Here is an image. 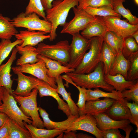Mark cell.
<instances>
[{"instance_id":"6da1fadb","label":"cell","mask_w":138,"mask_h":138,"mask_svg":"<svg viewBox=\"0 0 138 138\" xmlns=\"http://www.w3.org/2000/svg\"><path fill=\"white\" fill-rule=\"evenodd\" d=\"M65 73L76 86L87 89L101 88L109 92L115 90L113 87L104 80L103 64L101 62L93 72L88 74H79L73 72Z\"/></svg>"},{"instance_id":"7a4b0ae2","label":"cell","mask_w":138,"mask_h":138,"mask_svg":"<svg viewBox=\"0 0 138 138\" xmlns=\"http://www.w3.org/2000/svg\"><path fill=\"white\" fill-rule=\"evenodd\" d=\"M79 0H55L52 4L51 8L45 10L47 20L52 25L50 33V41L55 39L57 36L56 31L58 26H63L65 23L70 10L77 6Z\"/></svg>"},{"instance_id":"3957f363","label":"cell","mask_w":138,"mask_h":138,"mask_svg":"<svg viewBox=\"0 0 138 138\" xmlns=\"http://www.w3.org/2000/svg\"><path fill=\"white\" fill-rule=\"evenodd\" d=\"M89 39L90 44L89 50L86 53L74 73L79 74L90 73L101 62V50L103 42V37H95Z\"/></svg>"},{"instance_id":"277c9868","label":"cell","mask_w":138,"mask_h":138,"mask_svg":"<svg viewBox=\"0 0 138 138\" xmlns=\"http://www.w3.org/2000/svg\"><path fill=\"white\" fill-rule=\"evenodd\" d=\"M70 50V45L67 40L60 41L53 45L41 42L36 48L38 54L57 61L66 66L69 61Z\"/></svg>"},{"instance_id":"5b68a950","label":"cell","mask_w":138,"mask_h":138,"mask_svg":"<svg viewBox=\"0 0 138 138\" xmlns=\"http://www.w3.org/2000/svg\"><path fill=\"white\" fill-rule=\"evenodd\" d=\"M2 104L0 105V112L6 114L21 127L26 129L24 121L29 124L32 123L30 117L25 115L17 105L13 95L10 94L4 87Z\"/></svg>"},{"instance_id":"8992f818","label":"cell","mask_w":138,"mask_h":138,"mask_svg":"<svg viewBox=\"0 0 138 138\" xmlns=\"http://www.w3.org/2000/svg\"><path fill=\"white\" fill-rule=\"evenodd\" d=\"M38 91L35 88L32 89L30 95L23 97L13 94L16 100L20 105L19 108L26 116L30 117L32 123L31 125L39 128L44 129L43 122L38 113L37 103V95Z\"/></svg>"},{"instance_id":"52a82bcc","label":"cell","mask_w":138,"mask_h":138,"mask_svg":"<svg viewBox=\"0 0 138 138\" xmlns=\"http://www.w3.org/2000/svg\"><path fill=\"white\" fill-rule=\"evenodd\" d=\"M36 14L33 13L26 15L21 12L11 20L15 27L26 28L29 30L41 31L50 33L52 31L51 24L47 20L40 19Z\"/></svg>"},{"instance_id":"ba28073f","label":"cell","mask_w":138,"mask_h":138,"mask_svg":"<svg viewBox=\"0 0 138 138\" xmlns=\"http://www.w3.org/2000/svg\"><path fill=\"white\" fill-rule=\"evenodd\" d=\"M95 17L105 26L108 31L115 32L124 39L131 36L138 30V24H130L126 19L122 20L120 18L113 16Z\"/></svg>"},{"instance_id":"9c48e42d","label":"cell","mask_w":138,"mask_h":138,"mask_svg":"<svg viewBox=\"0 0 138 138\" xmlns=\"http://www.w3.org/2000/svg\"><path fill=\"white\" fill-rule=\"evenodd\" d=\"M72 36V41L70 45V60L66 66L75 69L81 63L86 51L90 48V41L79 32Z\"/></svg>"},{"instance_id":"30bf717a","label":"cell","mask_w":138,"mask_h":138,"mask_svg":"<svg viewBox=\"0 0 138 138\" xmlns=\"http://www.w3.org/2000/svg\"><path fill=\"white\" fill-rule=\"evenodd\" d=\"M74 16L68 22H66L60 32L61 33H68L72 35L83 30L91 22L97 19L84 9H79L75 7L72 8Z\"/></svg>"},{"instance_id":"8fae6325","label":"cell","mask_w":138,"mask_h":138,"mask_svg":"<svg viewBox=\"0 0 138 138\" xmlns=\"http://www.w3.org/2000/svg\"><path fill=\"white\" fill-rule=\"evenodd\" d=\"M97 125V121L94 116L87 113L76 118L64 132L66 133L70 131L82 130L91 133L97 138H103L102 131L98 129Z\"/></svg>"},{"instance_id":"7c38bea8","label":"cell","mask_w":138,"mask_h":138,"mask_svg":"<svg viewBox=\"0 0 138 138\" xmlns=\"http://www.w3.org/2000/svg\"><path fill=\"white\" fill-rule=\"evenodd\" d=\"M15 67L21 72L30 74L46 82L53 88L55 89L57 88L55 78L48 76L47 72L48 69L45 62L42 60L40 59L33 64H27Z\"/></svg>"},{"instance_id":"4fadbf2b","label":"cell","mask_w":138,"mask_h":138,"mask_svg":"<svg viewBox=\"0 0 138 138\" xmlns=\"http://www.w3.org/2000/svg\"><path fill=\"white\" fill-rule=\"evenodd\" d=\"M33 79L36 85V88L38 90L40 97L48 96L53 97L58 103L59 109L62 111L67 117L72 115L67 104L60 98L55 89L44 81L35 77L33 78Z\"/></svg>"},{"instance_id":"5bb4252c","label":"cell","mask_w":138,"mask_h":138,"mask_svg":"<svg viewBox=\"0 0 138 138\" xmlns=\"http://www.w3.org/2000/svg\"><path fill=\"white\" fill-rule=\"evenodd\" d=\"M46 32L35 30H21L14 36L17 39L22 40V43L20 45L21 47L28 45L34 46L44 40L50 38V34L46 35Z\"/></svg>"},{"instance_id":"9a60e30c","label":"cell","mask_w":138,"mask_h":138,"mask_svg":"<svg viewBox=\"0 0 138 138\" xmlns=\"http://www.w3.org/2000/svg\"><path fill=\"white\" fill-rule=\"evenodd\" d=\"M17 52V49L15 47L8 61L5 63L0 65V85L5 87L10 94L13 95L12 87L13 80L11 79L10 73L12 65L16 59Z\"/></svg>"},{"instance_id":"2e32d148","label":"cell","mask_w":138,"mask_h":138,"mask_svg":"<svg viewBox=\"0 0 138 138\" xmlns=\"http://www.w3.org/2000/svg\"><path fill=\"white\" fill-rule=\"evenodd\" d=\"M12 69L14 73L17 76L16 79L17 85L16 89L13 91V94L23 97L30 95L32 89L36 88L35 83L15 66L12 67Z\"/></svg>"},{"instance_id":"e0dca14e","label":"cell","mask_w":138,"mask_h":138,"mask_svg":"<svg viewBox=\"0 0 138 138\" xmlns=\"http://www.w3.org/2000/svg\"><path fill=\"white\" fill-rule=\"evenodd\" d=\"M93 116L97 121V127L102 131L112 128L121 129L124 131L126 126L130 123L129 120L120 121L114 120L105 112Z\"/></svg>"},{"instance_id":"ac0fdd59","label":"cell","mask_w":138,"mask_h":138,"mask_svg":"<svg viewBox=\"0 0 138 138\" xmlns=\"http://www.w3.org/2000/svg\"><path fill=\"white\" fill-rule=\"evenodd\" d=\"M126 101L124 102L116 100L105 112L110 118L114 120H130L131 119V115L130 110L126 105Z\"/></svg>"},{"instance_id":"d6986e66","label":"cell","mask_w":138,"mask_h":138,"mask_svg":"<svg viewBox=\"0 0 138 138\" xmlns=\"http://www.w3.org/2000/svg\"><path fill=\"white\" fill-rule=\"evenodd\" d=\"M116 100L110 98H105L102 100L87 101L82 115L89 113L95 116L105 112Z\"/></svg>"},{"instance_id":"ffe728a7","label":"cell","mask_w":138,"mask_h":138,"mask_svg":"<svg viewBox=\"0 0 138 138\" xmlns=\"http://www.w3.org/2000/svg\"><path fill=\"white\" fill-rule=\"evenodd\" d=\"M38 111L43 120L44 127L47 129H58L66 130L71 125L72 123L78 117L71 115L67 119L63 121L55 122L51 120L49 114L46 110L41 107H38Z\"/></svg>"},{"instance_id":"44dd1931","label":"cell","mask_w":138,"mask_h":138,"mask_svg":"<svg viewBox=\"0 0 138 138\" xmlns=\"http://www.w3.org/2000/svg\"><path fill=\"white\" fill-rule=\"evenodd\" d=\"M37 57L38 59L42 60L45 62L46 67L48 69L47 74L50 77L56 78L62 73L73 72L75 70V69L69 68L62 65L57 61L41 55L38 54Z\"/></svg>"},{"instance_id":"7402d4cb","label":"cell","mask_w":138,"mask_h":138,"mask_svg":"<svg viewBox=\"0 0 138 138\" xmlns=\"http://www.w3.org/2000/svg\"><path fill=\"white\" fill-rule=\"evenodd\" d=\"M15 48L21 56L17 60L16 65H22L27 64H33L38 62L40 59L37 57L38 54L36 51V48L30 45L21 47L19 45H17Z\"/></svg>"},{"instance_id":"603a6c76","label":"cell","mask_w":138,"mask_h":138,"mask_svg":"<svg viewBox=\"0 0 138 138\" xmlns=\"http://www.w3.org/2000/svg\"><path fill=\"white\" fill-rule=\"evenodd\" d=\"M104 79L106 82L113 87L115 90L121 93L125 90L128 89L138 81L137 79L132 81L127 80L120 74L114 75L109 74H104Z\"/></svg>"},{"instance_id":"cb8c5ba5","label":"cell","mask_w":138,"mask_h":138,"mask_svg":"<svg viewBox=\"0 0 138 138\" xmlns=\"http://www.w3.org/2000/svg\"><path fill=\"white\" fill-rule=\"evenodd\" d=\"M130 66V61L124 57L122 51H120L117 54L109 74L114 75L120 74L127 80L128 72Z\"/></svg>"},{"instance_id":"d4e9b609","label":"cell","mask_w":138,"mask_h":138,"mask_svg":"<svg viewBox=\"0 0 138 138\" xmlns=\"http://www.w3.org/2000/svg\"><path fill=\"white\" fill-rule=\"evenodd\" d=\"M86 93L87 101L99 100V98L102 97L110 98L124 102L127 101L123 98L121 92L115 90L111 92H106L99 88L94 90L86 89Z\"/></svg>"},{"instance_id":"484cf974","label":"cell","mask_w":138,"mask_h":138,"mask_svg":"<svg viewBox=\"0 0 138 138\" xmlns=\"http://www.w3.org/2000/svg\"><path fill=\"white\" fill-rule=\"evenodd\" d=\"M55 82L57 84V87L56 89V92L62 96L63 100H65L67 102L71 114L78 117L79 116L78 107L72 98L71 93L66 91L60 75L55 78Z\"/></svg>"},{"instance_id":"4316f807","label":"cell","mask_w":138,"mask_h":138,"mask_svg":"<svg viewBox=\"0 0 138 138\" xmlns=\"http://www.w3.org/2000/svg\"><path fill=\"white\" fill-rule=\"evenodd\" d=\"M108 31L105 26L97 19L96 20L89 24L82 30L81 34L84 37L89 39L95 37H103Z\"/></svg>"},{"instance_id":"83f0119b","label":"cell","mask_w":138,"mask_h":138,"mask_svg":"<svg viewBox=\"0 0 138 138\" xmlns=\"http://www.w3.org/2000/svg\"><path fill=\"white\" fill-rule=\"evenodd\" d=\"M24 125L30 132L32 138H53L64 132L63 130L45 129L36 128L31 124H29L24 121Z\"/></svg>"},{"instance_id":"f1b7e54d","label":"cell","mask_w":138,"mask_h":138,"mask_svg":"<svg viewBox=\"0 0 138 138\" xmlns=\"http://www.w3.org/2000/svg\"><path fill=\"white\" fill-rule=\"evenodd\" d=\"M105 42L115 53L122 51L123 48L124 39L115 32L108 31L103 37Z\"/></svg>"},{"instance_id":"f546056e","label":"cell","mask_w":138,"mask_h":138,"mask_svg":"<svg viewBox=\"0 0 138 138\" xmlns=\"http://www.w3.org/2000/svg\"><path fill=\"white\" fill-rule=\"evenodd\" d=\"M12 23L10 19L3 16L0 13V39L10 40L13 36L18 33Z\"/></svg>"},{"instance_id":"4dcf8cb0","label":"cell","mask_w":138,"mask_h":138,"mask_svg":"<svg viewBox=\"0 0 138 138\" xmlns=\"http://www.w3.org/2000/svg\"><path fill=\"white\" fill-rule=\"evenodd\" d=\"M117 54L103 41L101 50V62L103 64L104 74H109Z\"/></svg>"},{"instance_id":"1f68e13d","label":"cell","mask_w":138,"mask_h":138,"mask_svg":"<svg viewBox=\"0 0 138 138\" xmlns=\"http://www.w3.org/2000/svg\"><path fill=\"white\" fill-rule=\"evenodd\" d=\"M125 1V0H111L112 9L125 18L130 24L134 25L138 24V18L124 6L123 3Z\"/></svg>"},{"instance_id":"d6a6232c","label":"cell","mask_w":138,"mask_h":138,"mask_svg":"<svg viewBox=\"0 0 138 138\" xmlns=\"http://www.w3.org/2000/svg\"><path fill=\"white\" fill-rule=\"evenodd\" d=\"M8 138H32V137L27 129L21 127L10 118Z\"/></svg>"},{"instance_id":"836d02e7","label":"cell","mask_w":138,"mask_h":138,"mask_svg":"<svg viewBox=\"0 0 138 138\" xmlns=\"http://www.w3.org/2000/svg\"><path fill=\"white\" fill-rule=\"evenodd\" d=\"M83 9L94 17L96 16L101 17L113 16L121 18V16L114 11L110 6H104L98 8L88 7Z\"/></svg>"},{"instance_id":"e575fe53","label":"cell","mask_w":138,"mask_h":138,"mask_svg":"<svg viewBox=\"0 0 138 138\" xmlns=\"http://www.w3.org/2000/svg\"><path fill=\"white\" fill-rule=\"evenodd\" d=\"M22 40L17 39L12 42L10 40L2 39L0 42V65L8 56L13 49L17 45H20Z\"/></svg>"},{"instance_id":"d590c367","label":"cell","mask_w":138,"mask_h":138,"mask_svg":"<svg viewBox=\"0 0 138 138\" xmlns=\"http://www.w3.org/2000/svg\"><path fill=\"white\" fill-rule=\"evenodd\" d=\"M44 10L40 0H29L24 13L25 15H27L34 13L39 17L47 20Z\"/></svg>"},{"instance_id":"8d00e7d4","label":"cell","mask_w":138,"mask_h":138,"mask_svg":"<svg viewBox=\"0 0 138 138\" xmlns=\"http://www.w3.org/2000/svg\"><path fill=\"white\" fill-rule=\"evenodd\" d=\"M130 66L128 72L127 80H135L138 78V51L132 53L128 59Z\"/></svg>"},{"instance_id":"74e56055","label":"cell","mask_w":138,"mask_h":138,"mask_svg":"<svg viewBox=\"0 0 138 138\" xmlns=\"http://www.w3.org/2000/svg\"><path fill=\"white\" fill-rule=\"evenodd\" d=\"M104 6L112 7L111 0H79L77 8L83 9L86 7L98 8Z\"/></svg>"},{"instance_id":"f35d334b","label":"cell","mask_w":138,"mask_h":138,"mask_svg":"<svg viewBox=\"0 0 138 138\" xmlns=\"http://www.w3.org/2000/svg\"><path fill=\"white\" fill-rule=\"evenodd\" d=\"M138 44L131 36L124 39V43L122 53L124 57L128 59L133 53L138 51Z\"/></svg>"},{"instance_id":"ab89813d","label":"cell","mask_w":138,"mask_h":138,"mask_svg":"<svg viewBox=\"0 0 138 138\" xmlns=\"http://www.w3.org/2000/svg\"><path fill=\"white\" fill-rule=\"evenodd\" d=\"M128 89L121 92L123 98L127 101H132L138 104V82Z\"/></svg>"},{"instance_id":"60d3db41","label":"cell","mask_w":138,"mask_h":138,"mask_svg":"<svg viewBox=\"0 0 138 138\" xmlns=\"http://www.w3.org/2000/svg\"><path fill=\"white\" fill-rule=\"evenodd\" d=\"M76 87L79 91L78 99L76 105L78 108V114L79 116L83 114L85 109L86 101V89L84 87H81L78 86L76 85Z\"/></svg>"},{"instance_id":"b9f144b4","label":"cell","mask_w":138,"mask_h":138,"mask_svg":"<svg viewBox=\"0 0 138 138\" xmlns=\"http://www.w3.org/2000/svg\"><path fill=\"white\" fill-rule=\"evenodd\" d=\"M128 102L127 101L126 103L129 108L131 113V118L129 120L131 123L135 125L138 129V104L134 102Z\"/></svg>"},{"instance_id":"7bdbcfd3","label":"cell","mask_w":138,"mask_h":138,"mask_svg":"<svg viewBox=\"0 0 138 138\" xmlns=\"http://www.w3.org/2000/svg\"><path fill=\"white\" fill-rule=\"evenodd\" d=\"M103 138H124L118 129H108L102 131Z\"/></svg>"},{"instance_id":"ee69618b","label":"cell","mask_w":138,"mask_h":138,"mask_svg":"<svg viewBox=\"0 0 138 138\" xmlns=\"http://www.w3.org/2000/svg\"><path fill=\"white\" fill-rule=\"evenodd\" d=\"M10 118H8L0 127V138H8V127Z\"/></svg>"},{"instance_id":"f6af8a7d","label":"cell","mask_w":138,"mask_h":138,"mask_svg":"<svg viewBox=\"0 0 138 138\" xmlns=\"http://www.w3.org/2000/svg\"><path fill=\"white\" fill-rule=\"evenodd\" d=\"M54 0H40L44 10H47L51 8L52 4Z\"/></svg>"},{"instance_id":"bcb514c9","label":"cell","mask_w":138,"mask_h":138,"mask_svg":"<svg viewBox=\"0 0 138 138\" xmlns=\"http://www.w3.org/2000/svg\"><path fill=\"white\" fill-rule=\"evenodd\" d=\"M8 118V117L6 114L0 112V127L3 125Z\"/></svg>"},{"instance_id":"7dc6e473","label":"cell","mask_w":138,"mask_h":138,"mask_svg":"<svg viewBox=\"0 0 138 138\" xmlns=\"http://www.w3.org/2000/svg\"><path fill=\"white\" fill-rule=\"evenodd\" d=\"M133 130V129L132 127L130 124L128 125L126 127V128L124 131L126 133V136L125 138H129L130 134L132 131Z\"/></svg>"},{"instance_id":"c3c4849f","label":"cell","mask_w":138,"mask_h":138,"mask_svg":"<svg viewBox=\"0 0 138 138\" xmlns=\"http://www.w3.org/2000/svg\"><path fill=\"white\" fill-rule=\"evenodd\" d=\"M92 136L83 133H77L76 138H93Z\"/></svg>"},{"instance_id":"681fc988","label":"cell","mask_w":138,"mask_h":138,"mask_svg":"<svg viewBox=\"0 0 138 138\" xmlns=\"http://www.w3.org/2000/svg\"><path fill=\"white\" fill-rule=\"evenodd\" d=\"M4 87L0 85V105L2 104V99L3 94Z\"/></svg>"},{"instance_id":"f907efd6","label":"cell","mask_w":138,"mask_h":138,"mask_svg":"<svg viewBox=\"0 0 138 138\" xmlns=\"http://www.w3.org/2000/svg\"><path fill=\"white\" fill-rule=\"evenodd\" d=\"M132 36L134 38L137 43L138 44V30L134 32Z\"/></svg>"},{"instance_id":"816d5d0a","label":"cell","mask_w":138,"mask_h":138,"mask_svg":"<svg viewBox=\"0 0 138 138\" xmlns=\"http://www.w3.org/2000/svg\"><path fill=\"white\" fill-rule=\"evenodd\" d=\"M135 4L137 5H138V0H134Z\"/></svg>"}]
</instances>
